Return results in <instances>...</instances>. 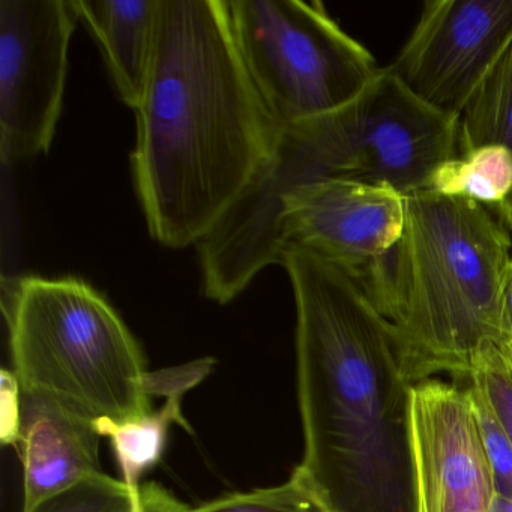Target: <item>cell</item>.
<instances>
[{
  "label": "cell",
  "mask_w": 512,
  "mask_h": 512,
  "mask_svg": "<svg viewBox=\"0 0 512 512\" xmlns=\"http://www.w3.org/2000/svg\"><path fill=\"white\" fill-rule=\"evenodd\" d=\"M296 305L304 457L292 475L322 512H416L410 391L397 334L364 274L286 245Z\"/></svg>",
  "instance_id": "cell-1"
},
{
  "label": "cell",
  "mask_w": 512,
  "mask_h": 512,
  "mask_svg": "<svg viewBox=\"0 0 512 512\" xmlns=\"http://www.w3.org/2000/svg\"><path fill=\"white\" fill-rule=\"evenodd\" d=\"M131 155L149 233L199 245L271 161L283 136L233 40L226 0H160Z\"/></svg>",
  "instance_id": "cell-2"
},
{
  "label": "cell",
  "mask_w": 512,
  "mask_h": 512,
  "mask_svg": "<svg viewBox=\"0 0 512 512\" xmlns=\"http://www.w3.org/2000/svg\"><path fill=\"white\" fill-rule=\"evenodd\" d=\"M458 155V118L419 100L388 68L346 106L284 128L277 151L244 196L197 245L206 298L229 304L271 265H281V203L328 179L425 191Z\"/></svg>",
  "instance_id": "cell-3"
},
{
  "label": "cell",
  "mask_w": 512,
  "mask_h": 512,
  "mask_svg": "<svg viewBox=\"0 0 512 512\" xmlns=\"http://www.w3.org/2000/svg\"><path fill=\"white\" fill-rule=\"evenodd\" d=\"M512 229L496 209L431 191L406 196L403 233L364 274L412 385L469 377L479 350L512 338L506 289Z\"/></svg>",
  "instance_id": "cell-4"
},
{
  "label": "cell",
  "mask_w": 512,
  "mask_h": 512,
  "mask_svg": "<svg viewBox=\"0 0 512 512\" xmlns=\"http://www.w3.org/2000/svg\"><path fill=\"white\" fill-rule=\"evenodd\" d=\"M2 307L23 394L56 401L94 427L151 415L142 349L86 281L11 278L2 283Z\"/></svg>",
  "instance_id": "cell-5"
},
{
  "label": "cell",
  "mask_w": 512,
  "mask_h": 512,
  "mask_svg": "<svg viewBox=\"0 0 512 512\" xmlns=\"http://www.w3.org/2000/svg\"><path fill=\"white\" fill-rule=\"evenodd\" d=\"M226 8L242 61L283 128L341 109L382 71L322 2L226 0Z\"/></svg>",
  "instance_id": "cell-6"
},
{
  "label": "cell",
  "mask_w": 512,
  "mask_h": 512,
  "mask_svg": "<svg viewBox=\"0 0 512 512\" xmlns=\"http://www.w3.org/2000/svg\"><path fill=\"white\" fill-rule=\"evenodd\" d=\"M71 0H0V160L47 154L61 118L76 23Z\"/></svg>",
  "instance_id": "cell-7"
},
{
  "label": "cell",
  "mask_w": 512,
  "mask_h": 512,
  "mask_svg": "<svg viewBox=\"0 0 512 512\" xmlns=\"http://www.w3.org/2000/svg\"><path fill=\"white\" fill-rule=\"evenodd\" d=\"M512 40V0H430L388 71L412 94L458 118Z\"/></svg>",
  "instance_id": "cell-8"
},
{
  "label": "cell",
  "mask_w": 512,
  "mask_h": 512,
  "mask_svg": "<svg viewBox=\"0 0 512 512\" xmlns=\"http://www.w3.org/2000/svg\"><path fill=\"white\" fill-rule=\"evenodd\" d=\"M416 512H490L493 473L467 388L430 379L410 391Z\"/></svg>",
  "instance_id": "cell-9"
},
{
  "label": "cell",
  "mask_w": 512,
  "mask_h": 512,
  "mask_svg": "<svg viewBox=\"0 0 512 512\" xmlns=\"http://www.w3.org/2000/svg\"><path fill=\"white\" fill-rule=\"evenodd\" d=\"M406 196L389 185L328 179L293 191L281 203V253L296 245L364 272L401 238Z\"/></svg>",
  "instance_id": "cell-10"
},
{
  "label": "cell",
  "mask_w": 512,
  "mask_h": 512,
  "mask_svg": "<svg viewBox=\"0 0 512 512\" xmlns=\"http://www.w3.org/2000/svg\"><path fill=\"white\" fill-rule=\"evenodd\" d=\"M100 437L94 424L67 407L22 392V512L100 473Z\"/></svg>",
  "instance_id": "cell-11"
},
{
  "label": "cell",
  "mask_w": 512,
  "mask_h": 512,
  "mask_svg": "<svg viewBox=\"0 0 512 512\" xmlns=\"http://www.w3.org/2000/svg\"><path fill=\"white\" fill-rule=\"evenodd\" d=\"M94 35L121 100L136 110L157 38L160 0H71Z\"/></svg>",
  "instance_id": "cell-12"
},
{
  "label": "cell",
  "mask_w": 512,
  "mask_h": 512,
  "mask_svg": "<svg viewBox=\"0 0 512 512\" xmlns=\"http://www.w3.org/2000/svg\"><path fill=\"white\" fill-rule=\"evenodd\" d=\"M490 145L512 152V40L458 115V154ZM500 215L512 229V200Z\"/></svg>",
  "instance_id": "cell-13"
},
{
  "label": "cell",
  "mask_w": 512,
  "mask_h": 512,
  "mask_svg": "<svg viewBox=\"0 0 512 512\" xmlns=\"http://www.w3.org/2000/svg\"><path fill=\"white\" fill-rule=\"evenodd\" d=\"M425 191L475 200L502 214L512 200V152L505 146H479L440 164Z\"/></svg>",
  "instance_id": "cell-14"
},
{
  "label": "cell",
  "mask_w": 512,
  "mask_h": 512,
  "mask_svg": "<svg viewBox=\"0 0 512 512\" xmlns=\"http://www.w3.org/2000/svg\"><path fill=\"white\" fill-rule=\"evenodd\" d=\"M185 425L182 418L181 398L170 397L158 412L139 419L121 422H103L97 425L101 437H109L122 470V481L140 502V478L154 467L163 455L170 425Z\"/></svg>",
  "instance_id": "cell-15"
},
{
  "label": "cell",
  "mask_w": 512,
  "mask_h": 512,
  "mask_svg": "<svg viewBox=\"0 0 512 512\" xmlns=\"http://www.w3.org/2000/svg\"><path fill=\"white\" fill-rule=\"evenodd\" d=\"M140 502L124 481L97 473L38 503L31 512H134Z\"/></svg>",
  "instance_id": "cell-16"
},
{
  "label": "cell",
  "mask_w": 512,
  "mask_h": 512,
  "mask_svg": "<svg viewBox=\"0 0 512 512\" xmlns=\"http://www.w3.org/2000/svg\"><path fill=\"white\" fill-rule=\"evenodd\" d=\"M503 341L479 350L467 382L485 398L512 443V362Z\"/></svg>",
  "instance_id": "cell-17"
},
{
  "label": "cell",
  "mask_w": 512,
  "mask_h": 512,
  "mask_svg": "<svg viewBox=\"0 0 512 512\" xmlns=\"http://www.w3.org/2000/svg\"><path fill=\"white\" fill-rule=\"evenodd\" d=\"M190 512H322V509L292 475L277 487L227 494L191 508Z\"/></svg>",
  "instance_id": "cell-18"
},
{
  "label": "cell",
  "mask_w": 512,
  "mask_h": 512,
  "mask_svg": "<svg viewBox=\"0 0 512 512\" xmlns=\"http://www.w3.org/2000/svg\"><path fill=\"white\" fill-rule=\"evenodd\" d=\"M478 422L482 445L493 473L497 496L512 502V443L485 398L472 385L467 386Z\"/></svg>",
  "instance_id": "cell-19"
},
{
  "label": "cell",
  "mask_w": 512,
  "mask_h": 512,
  "mask_svg": "<svg viewBox=\"0 0 512 512\" xmlns=\"http://www.w3.org/2000/svg\"><path fill=\"white\" fill-rule=\"evenodd\" d=\"M212 359H200L182 367L167 368L148 374L149 395H166L167 398H182L188 389L196 386L211 371Z\"/></svg>",
  "instance_id": "cell-20"
},
{
  "label": "cell",
  "mask_w": 512,
  "mask_h": 512,
  "mask_svg": "<svg viewBox=\"0 0 512 512\" xmlns=\"http://www.w3.org/2000/svg\"><path fill=\"white\" fill-rule=\"evenodd\" d=\"M22 424V386L14 371L0 373V440L19 446Z\"/></svg>",
  "instance_id": "cell-21"
},
{
  "label": "cell",
  "mask_w": 512,
  "mask_h": 512,
  "mask_svg": "<svg viewBox=\"0 0 512 512\" xmlns=\"http://www.w3.org/2000/svg\"><path fill=\"white\" fill-rule=\"evenodd\" d=\"M191 506L176 499L169 490L157 482L140 487V509L134 512H190Z\"/></svg>",
  "instance_id": "cell-22"
},
{
  "label": "cell",
  "mask_w": 512,
  "mask_h": 512,
  "mask_svg": "<svg viewBox=\"0 0 512 512\" xmlns=\"http://www.w3.org/2000/svg\"><path fill=\"white\" fill-rule=\"evenodd\" d=\"M490 512H512L511 500L503 499V497L497 496L496 494Z\"/></svg>",
  "instance_id": "cell-23"
},
{
  "label": "cell",
  "mask_w": 512,
  "mask_h": 512,
  "mask_svg": "<svg viewBox=\"0 0 512 512\" xmlns=\"http://www.w3.org/2000/svg\"><path fill=\"white\" fill-rule=\"evenodd\" d=\"M506 313H508L509 331L512 334V266L509 272L508 289H506Z\"/></svg>",
  "instance_id": "cell-24"
}]
</instances>
